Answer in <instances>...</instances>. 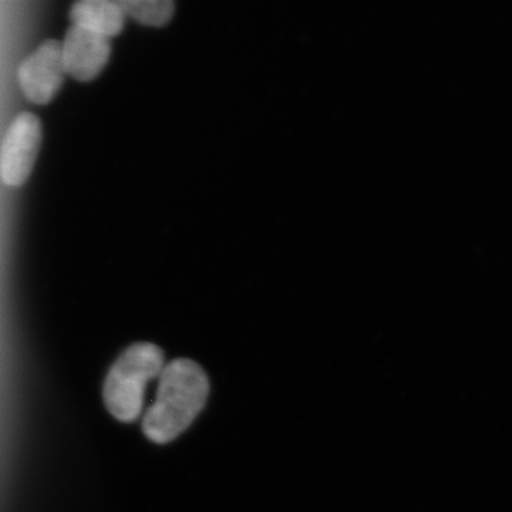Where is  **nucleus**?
Segmentation results:
<instances>
[{"label": "nucleus", "mask_w": 512, "mask_h": 512, "mask_svg": "<svg viewBox=\"0 0 512 512\" xmlns=\"http://www.w3.org/2000/svg\"><path fill=\"white\" fill-rule=\"evenodd\" d=\"M164 352L154 343H134L111 366L103 396L111 416L133 423L143 412L144 396L151 380L163 372Z\"/></svg>", "instance_id": "f03ea898"}, {"label": "nucleus", "mask_w": 512, "mask_h": 512, "mask_svg": "<svg viewBox=\"0 0 512 512\" xmlns=\"http://www.w3.org/2000/svg\"><path fill=\"white\" fill-rule=\"evenodd\" d=\"M62 42L47 40L19 66L18 82L26 99L45 106L55 99L66 77Z\"/></svg>", "instance_id": "20e7f679"}, {"label": "nucleus", "mask_w": 512, "mask_h": 512, "mask_svg": "<svg viewBox=\"0 0 512 512\" xmlns=\"http://www.w3.org/2000/svg\"><path fill=\"white\" fill-rule=\"evenodd\" d=\"M210 382L202 367L190 359H175L158 377L156 400L143 419L147 439L165 444L191 426L207 403Z\"/></svg>", "instance_id": "f257e3e1"}, {"label": "nucleus", "mask_w": 512, "mask_h": 512, "mask_svg": "<svg viewBox=\"0 0 512 512\" xmlns=\"http://www.w3.org/2000/svg\"><path fill=\"white\" fill-rule=\"evenodd\" d=\"M42 144V123L32 113L16 117L0 150V178L8 187H22L32 174Z\"/></svg>", "instance_id": "7ed1b4c3"}, {"label": "nucleus", "mask_w": 512, "mask_h": 512, "mask_svg": "<svg viewBox=\"0 0 512 512\" xmlns=\"http://www.w3.org/2000/svg\"><path fill=\"white\" fill-rule=\"evenodd\" d=\"M70 19L74 26L109 39L120 35L126 25V15L119 3L111 0H80L70 9Z\"/></svg>", "instance_id": "423d86ee"}, {"label": "nucleus", "mask_w": 512, "mask_h": 512, "mask_svg": "<svg viewBox=\"0 0 512 512\" xmlns=\"http://www.w3.org/2000/svg\"><path fill=\"white\" fill-rule=\"evenodd\" d=\"M119 6L126 18L151 28H161L173 19L174 2L171 0H119Z\"/></svg>", "instance_id": "0eeeda50"}, {"label": "nucleus", "mask_w": 512, "mask_h": 512, "mask_svg": "<svg viewBox=\"0 0 512 512\" xmlns=\"http://www.w3.org/2000/svg\"><path fill=\"white\" fill-rule=\"evenodd\" d=\"M66 73L79 82L96 79L111 55V39L72 25L62 42Z\"/></svg>", "instance_id": "39448f33"}]
</instances>
